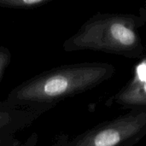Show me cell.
Returning <instances> with one entry per match:
<instances>
[{"label": "cell", "instance_id": "cell-3", "mask_svg": "<svg viewBox=\"0 0 146 146\" xmlns=\"http://www.w3.org/2000/svg\"><path fill=\"white\" fill-rule=\"evenodd\" d=\"M146 136V108L129 110L69 138L57 137L53 146H134Z\"/></svg>", "mask_w": 146, "mask_h": 146}, {"label": "cell", "instance_id": "cell-4", "mask_svg": "<svg viewBox=\"0 0 146 146\" xmlns=\"http://www.w3.org/2000/svg\"><path fill=\"white\" fill-rule=\"evenodd\" d=\"M106 105L127 110L146 108V58L133 68L131 79L106 101Z\"/></svg>", "mask_w": 146, "mask_h": 146}, {"label": "cell", "instance_id": "cell-8", "mask_svg": "<svg viewBox=\"0 0 146 146\" xmlns=\"http://www.w3.org/2000/svg\"><path fill=\"white\" fill-rule=\"evenodd\" d=\"M11 61V53L7 47L0 46V83Z\"/></svg>", "mask_w": 146, "mask_h": 146}, {"label": "cell", "instance_id": "cell-7", "mask_svg": "<svg viewBox=\"0 0 146 146\" xmlns=\"http://www.w3.org/2000/svg\"><path fill=\"white\" fill-rule=\"evenodd\" d=\"M37 133H33L26 140L21 141L15 138V136L7 137L0 139V146H36L38 143Z\"/></svg>", "mask_w": 146, "mask_h": 146}, {"label": "cell", "instance_id": "cell-2", "mask_svg": "<svg viewBox=\"0 0 146 146\" xmlns=\"http://www.w3.org/2000/svg\"><path fill=\"white\" fill-rule=\"evenodd\" d=\"M146 15L130 13H97L62 44L67 52L93 50L129 59L142 58L146 51L139 29Z\"/></svg>", "mask_w": 146, "mask_h": 146}, {"label": "cell", "instance_id": "cell-5", "mask_svg": "<svg viewBox=\"0 0 146 146\" xmlns=\"http://www.w3.org/2000/svg\"><path fill=\"white\" fill-rule=\"evenodd\" d=\"M43 114L0 101V139L15 136L32 125Z\"/></svg>", "mask_w": 146, "mask_h": 146}, {"label": "cell", "instance_id": "cell-9", "mask_svg": "<svg viewBox=\"0 0 146 146\" xmlns=\"http://www.w3.org/2000/svg\"><path fill=\"white\" fill-rule=\"evenodd\" d=\"M140 10H141V11H142V12H143V13H144V14L146 15V3H145V7H143Z\"/></svg>", "mask_w": 146, "mask_h": 146}, {"label": "cell", "instance_id": "cell-1", "mask_svg": "<svg viewBox=\"0 0 146 146\" xmlns=\"http://www.w3.org/2000/svg\"><path fill=\"white\" fill-rule=\"evenodd\" d=\"M115 74V68L106 62L65 64L22 82L11 90L5 100L13 105L44 114L61 101L104 84Z\"/></svg>", "mask_w": 146, "mask_h": 146}, {"label": "cell", "instance_id": "cell-6", "mask_svg": "<svg viewBox=\"0 0 146 146\" xmlns=\"http://www.w3.org/2000/svg\"><path fill=\"white\" fill-rule=\"evenodd\" d=\"M52 0H0V7L15 9H34L48 4Z\"/></svg>", "mask_w": 146, "mask_h": 146}]
</instances>
